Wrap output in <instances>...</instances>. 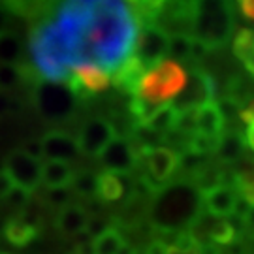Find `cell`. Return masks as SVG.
Segmentation results:
<instances>
[{
	"mask_svg": "<svg viewBox=\"0 0 254 254\" xmlns=\"http://www.w3.org/2000/svg\"><path fill=\"white\" fill-rule=\"evenodd\" d=\"M187 85V72L179 63L166 59L164 63L147 70L141 77L136 96L153 108L166 106L170 100H175L177 94Z\"/></svg>",
	"mask_w": 254,
	"mask_h": 254,
	"instance_id": "277c9868",
	"label": "cell"
},
{
	"mask_svg": "<svg viewBox=\"0 0 254 254\" xmlns=\"http://www.w3.org/2000/svg\"><path fill=\"white\" fill-rule=\"evenodd\" d=\"M243 151H245L243 136L239 132H224L218 139L215 154L222 164H234L243 156Z\"/></svg>",
	"mask_w": 254,
	"mask_h": 254,
	"instance_id": "44dd1931",
	"label": "cell"
},
{
	"mask_svg": "<svg viewBox=\"0 0 254 254\" xmlns=\"http://www.w3.org/2000/svg\"><path fill=\"white\" fill-rule=\"evenodd\" d=\"M239 9H241V13L247 19L254 21V0H241L239 2Z\"/></svg>",
	"mask_w": 254,
	"mask_h": 254,
	"instance_id": "8d00e7d4",
	"label": "cell"
},
{
	"mask_svg": "<svg viewBox=\"0 0 254 254\" xmlns=\"http://www.w3.org/2000/svg\"><path fill=\"white\" fill-rule=\"evenodd\" d=\"M23 57V42L15 34H4L0 36V64H11L17 66Z\"/></svg>",
	"mask_w": 254,
	"mask_h": 254,
	"instance_id": "d4e9b609",
	"label": "cell"
},
{
	"mask_svg": "<svg viewBox=\"0 0 254 254\" xmlns=\"http://www.w3.org/2000/svg\"><path fill=\"white\" fill-rule=\"evenodd\" d=\"M42 160L28 156L25 151H11L4 162V172L8 173L13 187L25 192H34L42 183Z\"/></svg>",
	"mask_w": 254,
	"mask_h": 254,
	"instance_id": "52a82bcc",
	"label": "cell"
},
{
	"mask_svg": "<svg viewBox=\"0 0 254 254\" xmlns=\"http://www.w3.org/2000/svg\"><path fill=\"white\" fill-rule=\"evenodd\" d=\"M44 13L70 70L96 66L109 75L134 55L141 23L132 2L72 0Z\"/></svg>",
	"mask_w": 254,
	"mask_h": 254,
	"instance_id": "6da1fadb",
	"label": "cell"
},
{
	"mask_svg": "<svg viewBox=\"0 0 254 254\" xmlns=\"http://www.w3.org/2000/svg\"><path fill=\"white\" fill-rule=\"evenodd\" d=\"M44 201L53 209H64L72 203V190L70 189H47L44 194Z\"/></svg>",
	"mask_w": 254,
	"mask_h": 254,
	"instance_id": "f1b7e54d",
	"label": "cell"
},
{
	"mask_svg": "<svg viewBox=\"0 0 254 254\" xmlns=\"http://www.w3.org/2000/svg\"><path fill=\"white\" fill-rule=\"evenodd\" d=\"M96 189H98V175L91 172H81L73 175L72 185H70V190L81 198L96 196Z\"/></svg>",
	"mask_w": 254,
	"mask_h": 254,
	"instance_id": "4316f807",
	"label": "cell"
},
{
	"mask_svg": "<svg viewBox=\"0 0 254 254\" xmlns=\"http://www.w3.org/2000/svg\"><path fill=\"white\" fill-rule=\"evenodd\" d=\"M201 209V196L190 183H173L154 196L151 220L156 228L175 232L181 226H192Z\"/></svg>",
	"mask_w": 254,
	"mask_h": 254,
	"instance_id": "7a4b0ae2",
	"label": "cell"
},
{
	"mask_svg": "<svg viewBox=\"0 0 254 254\" xmlns=\"http://www.w3.org/2000/svg\"><path fill=\"white\" fill-rule=\"evenodd\" d=\"M109 228L108 226V222H106V218H100V217H96V218H89V224H87V234L92 237V239H96V237H100L104 232H108Z\"/></svg>",
	"mask_w": 254,
	"mask_h": 254,
	"instance_id": "4dcf8cb0",
	"label": "cell"
},
{
	"mask_svg": "<svg viewBox=\"0 0 254 254\" xmlns=\"http://www.w3.org/2000/svg\"><path fill=\"white\" fill-rule=\"evenodd\" d=\"M42 153L46 160L70 164L79 154L77 137L70 136L66 132H59V130L49 132L42 137Z\"/></svg>",
	"mask_w": 254,
	"mask_h": 254,
	"instance_id": "4fadbf2b",
	"label": "cell"
},
{
	"mask_svg": "<svg viewBox=\"0 0 254 254\" xmlns=\"http://www.w3.org/2000/svg\"><path fill=\"white\" fill-rule=\"evenodd\" d=\"M75 94L64 83L40 81L34 91V106L40 115L49 121L70 117L75 109Z\"/></svg>",
	"mask_w": 254,
	"mask_h": 254,
	"instance_id": "5b68a950",
	"label": "cell"
},
{
	"mask_svg": "<svg viewBox=\"0 0 254 254\" xmlns=\"http://www.w3.org/2000/svg\"><path fill=\"white\" fill-rule=\"evenodd\" d=\"M38 230L40 228L34 226L30 220H27L25 217H13L9 218L4 226V237L8 239L11 245L15 247H25L30 241H34L38 236Z\"/></svg>",
	"mask_w": 254,
	"mask_h": 254,
	"instance_id": "ac0fdd59",
	"label": "cell"
},
{
	"mask_svg": "<svg viewBox=\"0 0 254 254\" xmlns=\"http://www.w3.org/2000/svg\"><path fill=\"white\" fill-rule=\"evenodd\" d=\"M245 141H247V145H249L254 151V123H251V125H249V128H247Z\"/></svg>",
	"mask_w": 254,
	"mask_h": 254,
	"instance_id": "74e56055",
	"label": "cell"
},
{
	"mask_svg": "<svg viewBox=\"0 0 254 254\" xmlns=\"http://www.w3.org/2000/svg\"><path fill=\"white\" fill-rule=\"evenodd\" d=\"M177 123H179V111L173 108L172 104H166V106L154 109L143 127L154 134L162 136V134H168L172 130H177Z\"/></svg>",
	"mask_w": 254,
	"mask_h": 254,
	"instance_id": "ffe728a7",
	"label": "cell"
},
{
	"mask_svg": "<svg viewBox=\"0 0 254 254\" xmlns=\"http://www.w3.org/2000/svg\"><path fill=\"white\" fill-rule=\"evenodd\" d=\"M11 189H13V183L8 177V173L4 172V170H0V198L6 200V196L11 192Z\"/></svg>",
	"mask_w": 254,
	"mask_h": 254,
	"instance_id": "e575fe53",
	"label": "cell"
},
{
	"mask_svg": "<svg viewBox=\"0 0 254 254\" xmlns=\"http://www.w3.org/2000/svg\"><path fill=\"white\" fill-rule=\"evenodd\" d=\"M111 83V75L96 66H79L72 72L70 81L66 83L75 98H85L89 94L104 92Z\"/></svg>",
	"mask_w": 254,
	"mask_h": 254,
	"instance_id": "8fae6325",
	"label": "cell"
},
{
	"mask_svg": "<svg viewBox=\"0 0 254 254\" xmlns=\"http://www.w3.org/2000/svg\"><path fill=\"white\" fill-rule=\"evenodd\" d=\"M234 55L245 64L251 75H254V30L241 28L234 38Z\"/></svg>",
	"mask_w": 254,
	"mask_h": 254,
	"instance_id": "7402d4cb",
	"label": "cell"
},
{
	"mask_svg": "<svg viewBox=\"0 0 254 254\" xmlns=\"http://www.w3.org/2000/svg\"><path fill=\"white\" fill-rule=\"evenodd\" d=\"M243 222H245V224L251 228V230H254V205L249 209V211H247V215H245V218H243Z\"/></svg>",
	"mask_w": 254,
	"mask_h": 254,
	"instance_id": "ab89813d",
	"label": "cell"
},
{
	"mask_svg": "<svg viewBox=\"0 0 254 254\" xmlns=\"http://www.w3.org/2000/svg\"><path fill=\"white\" fill-rule=\"evenodd\" d=\"M192 47H194V38L189 34H173L168 42V59L173 63L181 64L183 61L192 59Z\"/></svg>",
	"mask_w": 254,
	"mask_h": 254,
	"instance_id": "cb8c5ba5",
	"label": "cell"
},
{
	"mask_svg": "<svg viewBox=\"0 0 254 254\" xmlns=\"http://www.w3.org/2000/svg\"><path fill=\"white\" fill-rule=\"evenodd\" d=\"M237 203H239V198H237L236 190L222 183L201 190V205L205 207V211L211 217L228 218L236 215Z\"/></svg>",
	"mask_w": 254,
	"mask_h": 254,
	"instance_id": "7c38bea8",
	"label": "cell"
},
{
	"mask_svg": "<svg viewBox=\"0 0 254 254\" xmlns=\"http://www.w3.org/2000/svg\"><path fill=\"white\" fill-rule=\"evenodd\" d=\"M145 68L136 61V57L132 55L127 63L119 68L117 72L111 75V83L121 89V91L128 92L132 96H136L137 89H139V83H141V77L145 75Z\"/></svg>",
	"mask_w": 254,
	"mask_h": 254,
	"instance_id": "9a60e30c",
	"label": "cell"
},
{
	"mask_svg": "<svg viewBox=\"0 0 254 254\" xmlns=\"http://www.w3.org/2000/svg\"><path fill=\"white\" fill-rule=\"evenodd\" d=\"M127 241L119 234L115 228H109L100 237L94 239V253L96 254H119Z\"/></svg>",
	"mask_w": 254,
	"mask_h": 254,
	"instance_id": "484cf974",
	"label": "cell"
},
{
	"mask_svg": "<svg viewBox=\"0 0 254 254\" xmlns=\"http://www.w3.org/2000/svg\"><path fill=\"white\" fill-rule=\"evenodd\" d=\"M224 125H226V119L218 102H209L196 111V134L200 136L218 141L224 134Z\"/></svg>",
	"mask_w": 254,
	"mask_h": 254,
	"instance_id": "5bb4252c",
	"label": "cell"
},
{
	"mask_svg": "<svg viewBox=\"0 0 254 254\" xmlns=\"http://www.w3.org/2000/svg\"><path fill=\"white\" fill-rule=\"evenodd\" d=\"M23 79H25V72L19 66L0 64V91L2 92L11 94L23 83Z\"/></svg>",
	"mask_w": 254,
	"mask_h": 254,
	"instance_id": "83f0119b",
	"label": "cell"
},
{
	"mask_svg": "<svg viewBox=\"0 0 254 254\" xmlns=\"http://www.w3.org/2000/svg\"><path fill=\"white\" fill-rule=\"evenodd\" d=\"M168 42H170V36L156 25L141 27L136 47H134L136 61L145 70H151L154 66H158V64L168 59Z\"/></svg>",
	"mask_w": 254,
	"mask_h": 254,
	"instance_id": "ba28073f",
	"label": "cell"
},
{
	"mask_svg": "<svg viewBox=\"0 0 254 254\" xmlns=\"http://www.w3.org/2000/svg\"><path fill=\"white\" fill-rule=\"evenodd\" d=\"M145 254H170V247L160 239H154L151 241V245H147Z\"/></svg>",
	"mask_w": 254,
	"mask_h": 254,
	"instance_id": "d590c367",
	"label": "cell"
},
{
	"mask_svg": "<svg viewBox=\"0 0 254 254\" xmlns=\"http://www.w3.org/2000/svg\"><path fill=\"white\" fill-rule=\"evenodd\" d=\"M228 254H247V249L245 245H241V241H234L232 249L228 251Z\"/></svg>",
	"mask_w": 254,
	"mask_h": 254,
	"instance_id": "f35d334b",
	"label": "cell"
},
{
	"mask_svg": "<svg viewBox=\"0 0 254 254\" xmlns=\"http://www.w3.org/2000/svg\"><path fill=\"white\" fill-rule=\"evenodd\" d=\"M28 198H30V194H28V192H25L23 189H17V187H13V189H11V192L6 196V200H8L9 205L19 207V209H23L25 205H27Z\"/></svg>",
	"mask_w": 254,
	"mask_h": 254,
	"instance_id": "f546056e",
	"label": "cell"
},
{
	"mask_svg": "<svg viewBox=\"0 0 254 254\" xmlns=\"http://www.w3.org/2000/svg\"><path fill=\"white\" fill-rule=\"evenodd\" d=\"M96 196H100L104 201H117L125 196V181L123 175L111 172H104L98 175V189Z\"/></svg>",
	"mask_w": 254,
	"mask_h": 254,
	"instance_id": "603a6c76",
	"label": "cell"
},
{
	"mask_svg": "<svg viewBox=\"0 0 254 254\" xmlns=\"http://www.w3.org/2000/svg\"><path fill=\"white\" fill-rule=\"evenodd\" d=\"M215 96V81L205 70L201 68H192L190 73L187 75V85L177 98L172 102V106L179 113L183 111H198L205 104L213 102Z\"/></svg>",
	"mask_w": 254,
	"mask_h": 254,
	"instance_id": "8992f818",
	"label": "cell"
},
{
	"mask_svg": "<svg viewBox=\"0 0 254 254\" xmlns=\"http://www.w3.org/2000/svg\"><path fill=\"white\" fill-rule=\"evenodd\" d=\"M89 224V215L81 205L70 203L68 207L61 209L57 217V228L64 236H81Z\"/></svg>",
	"mask_w": 254,
	"mask_h": 254,
	"instance_id": "2e32d148",
	"label": "cell"
},
{
	"mask_svg": "<svg viewBox=\"0 0 254 254\" xmlns=\"http://www.w3.org/2000/svg\"><path fill=\"white\" fill-rule=\"evenodd\" d=\"M234 185L241 200L254 205V158H243L234 170Z\"/></svg>",
	"mask_w": 254,
	"mask_h": 254,
	"instance_id": "d6986e66",
	"label": "cell"
},
{
	"mask_svg": "<svg viewBox=\"0 0 254 254\" xmlns=\"http://www.w3.org/2000/svg\"><path fill=\"white\" fill-rule=\"evenodd\" d=\"M100 162L106 168V172L117 173V175H128L137 166V153L132 141L128 137L117 136L100 153Z\"/></svg>",
	"mask_w": 254,
	"mask_h": 254,
	"instance_id": "30bf717a",
	"label": "cell"
},
{
	"mask_svg": "<svg viewBox=\"0 0 254 254\" xmlns=\"http://www.w3.org/2000/svg\"><path fill=\"white\" fill-rule=\"evenodd\" d=\"M117 137L113 123L106 119L92 117L85 121L79 134H77V145L79 153L89 154V156H100V153Z\"/></svg>",
	"mask_w": 254,
	"mask_h": 254,
	"instance_id": "9c48e42d",
	"label": "cell"
},
{
	"mask_svg": "<svg viewBox=\"0 0 254 254\" xmlns=\"http://www.w3.org/2000/svg\"><path fill=\"white\" fill-rule=\"evenodd\" d=\"M236 28L234 8L224 0H200L196 6L192 38L207 49L226 46Z\"/></svg>",
	"mask_w": 254,
	"mask_h": 254,
	"instance_id": "3957f363",
	"label": "cell"
},
{
	"mask_svg": "<svg viewBox=\"0 0 254 254\" xmlns=\"http://www.w3.org/2000/svg\"><path fill=\"white\" fill-rule=\"evenodd\" d=\"M237 117L241 119V123H247V125L254 123V98H253V100L247 102L243 108H239V113H237Z\"/></svg>",
	"mask_w": 254,
	"mask_h": 254,
	"instance_id": "836d02e7",
	"label": "cell"
},
{
	"mask_svg": "<svg viewBox=\"0 0 254 254\" xmlns=\"http://www.w3.org/2000/svg\"><path fill=\"white\" fill-rule=\"evenodd\" d=\"M15 109H17V102H15V98H13L9 92L0 91V117L13 113Z\"/></svg>",
	"mask_w": 254,
	"mask_h": 254,
	"instance_id": "1f68e13d",
	"label": "cell"
},
{
	"mask_svg": "<svg viewBox=\"0 0 254 254\" xmlns=\"http://www.w3.org/2000/svg\"><path fill=\"white\" fill-rule=\"evenodd\" d=\"M73 175L72 166L66 162L46 160L42 164V183L47 189H70Z\"/></svg>",
	"mask_w": 254,
	"mask_h": 254,
	"instance_id": "e0dca14e",
	"label": "cell"
},
{
	"mask_svg": "<svg viewBox=\"0 0 254 254\" xmlns=\"http://www.w3.org/2000/svg\"><path fill=\"white\" fill-rule=\"evenodd\" d=\"M11 15H13V11L8 8V4H0V36L8 34L9 23H11Z\"/></svg>",
	"mask_w": 254,
	"mask_h": 254,
	"instance_id": "d6a6232c",
	"label": "cell"
}]
</instances>
